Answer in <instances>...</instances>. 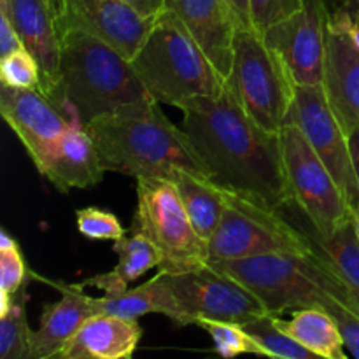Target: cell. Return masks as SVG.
<instances>
[{
    "instance_id": "1",
    "label": "cell",
    "mask_w": 359,
    "mask_h": 359,
    "mask_svg": "<svg viewBox=\"0 0 359 359\" xmlns=\"http://www.w3.org/2000/svg\"><path fill=\"white\" fill-rule=\"evenodd\" d=\"M182 128L216 184L280 210L294 202L279 133L262 128L228 84L181 109Z\"/></svg>"
},
{
    "instance_id": "2",
    "label": "cell",
    "mask_w": 359,
    "mask_h": 359,
    "mask_svg": "<svg viewBox=\"0 0 359 359\" xmlns=\"http://www.w3.org/2000/svg\"><path fill=\"white\" fill-rule=\"evenodd\" d=\"M84 126L107 172L168 181L177 168H184L209 177L188 133L165 116L154 98L125 104Z\"/></svg>"
},
{
    "instance_id": "3",
    "label": "cell",
    "mask_w": 359,
    "mask_h": 359,
    "mask_svg": "<svg viewBox=\"0 0 359 359\" xmlns=\"http://www.w3.org/2000/svg\"><path fill=\"white\" fill-rule=\"evenodd\" d=\"M153 98L125 55L79 28L62 37L58 83L49 100L72 123L91 119L125 104Z\"/></svg>"
},
{
    "instance_id": "4",
    "label": "cell",
    "mask_w": 359,
    "mask_h": 359,
    "mask_svg": "<svg viewBox=\"0 0 359 359\" xmlns=\"http://www.w3.org/2000/svg\"><path fill=\"white\" fill-rule=\"evenodd\" d=\"M210 265L244 284L270 314L283 316L286 311L307 307L333 312L346 307L359 316L356 294L312 255L272 252Z\"/></svg>"
},
{
    "instance_id": "5",
    "label": "cell",
    "mask_w": 359,
    "mask_h": 359,
    "mask_svg": "<svg viewBox=\"0 0 359 359\" xmlns=\"http://www.w3.org/2000/svg\"><path fill=\"white\" fill-rule=\"evenodd\" d=\"M130 62L154 100L177 109L200 97H219L226 86V79L167 7Z\"/></svg>"
},
{
    "instance_id": "6",
    "label": "cell",
    "mask_w": 359,
    "mask_h": 359,
    "mask_svg": "<svg viewBox=\"0 0 359 359\" xmlns=\"http://www.w3.org/2000/svg\"><path fill=\"white\" fill-rule=\"evenodd\" d=\"M228 84L244 111L269 132L280 133L297 97V81L256 28L238 27Z\"/></svg>"
},
{
    "instance_id": "7",
    "label": "cell",
    "mask_w": 359,
    "mask_h": 359,
    "mask_svg": "<svg viewBox=\"0 0 359 359\" xmlns=\"http://www.w3.org/2000/svg\"><path fill=\"white\" fill-rule=\"evenodd\" d=\"M223 193L226 205L219 226L207 244L209 263L272 252L312 255L302 231L280 210L226 188Z\"/></svg>"
},
{
    "instance_id": "8",
    "label": "cell",
    "mask_w": 359,
    "mask_h": 359,
    "mask_svg": "<svg viewBox=\"0 0 359 359\" xmlns=\"http://www.w3.org/2000/svg\"><path fill=\"white\" fill-rule=\"evenodd\" d=\"M133 231L161 252V272L181 273L209 265V245L196 233L175 186L167 179H137Z\"/></svg>"
},
{
    "instance_id": "9",
    "label": "cell",
    "mask_w": 359,
    "mask_h": 359,
    "mask_svg": "<svg viewBox=\"0 0 359 359\" xmlns=\"http://www.w3.org/2000/svg\"><path fill=\"white\" fill-rule=\"evenodd\" d=\"M279 135L294 202L319 233L332 235L340 224L353 219V207L297 125L286 123Z\"/></svg>"
},
{
    "instance_id": "10",
    "label": "cell",
    "mask_w": 359,
    "mask_h": 359,
    "mask_svg": "<svg viewBox=\"0 0 359 359\" xmlns=\"http://www.w3.org/2000/svg\"><path fill=\"white\" fill-rule=\"evenodd\" d=\"M165 279L181 312V326L198 325L202 319L245 325L266 314L255 293L210 263L188 272L165 273Z\"/></svg>"
},
{
    "instance_id": "11",
    "label": "cell",
    "mask_w": 359,
    "mask_h": 359,
    "mask_svg": "<svg viewBox=\"0 0 359 359\" xmlns=\"http://www.w3.org/2000/svg\"><path fill=\"white\" fill-rule=\"evenodd\" d=\"M287 123H293L302 130L309 144L332 172L353 210L356 209L359 186L351 156L349 139L330 104L323 83L297 84V97Z\"/></svg>"
},
{
    "instance_id": "12",
    "label": "cell",
    "mask_w": 359,
    "mask_h": 359,
    "mask_svg": "<svg viewBox=\"0 0 359 359\" xmlns=\"http://www.w3.org/2000/svg\"><path fill=\"white\" fill-rule=\"evenodd\" d=\"M328 16L326 0H304L291 16L263 32L266 44L280 55L297 84H321L328 51Z\"/></svg>"
},
{
    "instance_id": "13",
    "label": "cell",
    "mask_w": 359,
    "mask_h": 359,
    "mask_svg": "<svg viewBox=\"0 0 359 359\" xmlns=\"http://www.w3.org/2000/svg\"><path fill=\"white\" fill-rule=\"evenodd\" d=\"M0 114L23 144L39 174L72 121L39 90L2 84Z\"/></svg>"
},
{
    "instance_id": "14",
    "label": "cell",
    "mask_w": 359,
    "mask_h": 359,
    "mask_svg": "<svg viewBox=\"0 0 359 359\" xmlns=\"http://www.w3.org/2000/svg\"><path fill=\"white\" fill-rule=\"evenodd\" d=\"M154 20L125 0H67L62 34L79 28L132 60L149 35Z\"/></svg>"
},
{
    "instance_id": "15",
    "label": "cell",
    "mask_w": 359,
    "mask_h": 359,
    "mask_svg": "<svg viewBox=\"0 0 359 359\" xmlns=\"http://www.w3.org/2000/svg\"><path fill=\"white\" fill-rule=\"evenodd\" d=\"M27 51L41 67V93L51 98L58 83L62 30L51 0H0Z\"/></svg>"
},
{
    "instance_id": "16",
    "label": "cell",
    "mask_w": 359,
    "mask_h": 359,
    "mask_svg": "<svg viewBox=\"0 0 359 359\" xmlns=\"http://www.w3.org/2000/svg\"><path fill=\"white\" fill-rule=\"evenodd\" d=\"M207 58L228 79L233 69V44L238 23L228 0H165Z\"/></svg>"
},
{
    "instance_id": "17",
    "label": "cell",
    "mask_w": 359,
    "mask_h": 359,
    "mask_svg": "<svg viewBox=\"0 0 359 359\" xmlns=\"http://www.w3.org/2000/svg\"><path fill=\"white\" fill-rule=\"evenodd\" d=\"M48 283L58 287L62 297L55 304L46 305L42 311L39 330L32 335L30 359L58 358L81 326L98 314L93 297H88L79 284Z\"/></svg>"
},
{
    "instance_id": "18",
    "label": "cell",
    "mask_w": 359,
    "mask_h": 359,
    "mask_svg": "<svg viewBox=\"0 0 359 359\" xmlns=\"http://www.w3.org/2000/svg\"><path fill=\"white\" fill-rule=\"evenodd\" d=\"M105 168L98 156L95 140L86 126L72 123L63 133L62 140L41 175H44L60 193H69L74 188H91L104 179Z\"/></svg>"
},
{
    "instance_id": "19",
    "label": "cell",
    "mask_w": 359,
    "mask_h": 359,
    "mask_svg": "<svg viewBox=\"0 0 359 359\" xmlns=\"http://www.w3.org/2000/svg\"><path fill=\"white\" fill-rule=\"evenodd\" d=\"M280 212L302 231L312 256L325 263L340 280H344L359 300V237L354 217L340 224L332 235H323L312 226L297 202L280 209Z\"/></svg>"
},
{
    "instance_id": "20",
    "label": "cell",
    "mask_w": 359,
    "mask_h": 359,
    "mask_svg": "<svg viewBox=\"0 0 359 359\" xmlns=\"http://www.w3.org/2000/svg\"><path fill=\"white\" fill-rule=\"evenodd\" d=\"M142 339L137 319L97 314L69 340L60 359H130Z\"/></svg>"
},
{
    "instance_id": "21",
    "label": "cell",
    "mask_w": 359,
    "mask_h": 359,
    "mask_svg": "<svg viewBox=\"0 0 359 359\" xmlns=\"http://www.w3.org/2000/svg\"><path fill=\"white\" fill-rule=\"evenodd\" d=\"M323 86L346 133L359 130V51L346 35L333 30L328 34Z\"/></svg>"
},
{
    "instance_id": "22",
    "label": "cell",
    "mask_w": 359,
    "mask_h": 359,
    "mask_svg": "<svg viewBox=\"0 0 359 359\" xmlns=\"http://www.w3.org/2000/svg\"><path fill=\"white\" fill-rule=\"evenodd\" d=\"M98 314L116 316L125 319H139L146 314H163L181 326V312L174 300L163 272L137 287H128L121 293H105L93 298Z\"/></svg>"
},
{
    "instance_id": "23",
    "label": "cell",
    "mask_w": 359,
    "mask_h": 359,
    "mask_svg": "<svg viewBox=\"0 0 359 359\" xmlns=\"http://www.w3.org/2000/svg\"><path fill=\"white\" fill-rule=\"evenodd\" d=\"M112 251L118 255L119 262L111 272L97 273L90 279L81 280V287H97L104 293H121L128 290L133 280L140 279L146 272L160 269L161 252L146 235L133 231V235L114 241Z\"/></svg>"
},
{
    "instance_id": "24",
    "label": "cell",
    "mask_w": 359,
    "mask_h": 359,
    "mask_svg": "<svg viewBox=\"0 0 359 359\" xmlns=\"http://www.w3.org/2000/svg\"><path fill=\"white\" fill-rule=\"evenodd\" d=\"M168 181L177 189L179 198L196 233L209 244L214 231L219 226L226 205L223 188L207 175L195 174L184 168H177Z\"/></svg>"
},
{
    "instance_id": "25",
    "label": "cell",
    "mask_w": 359,
    "mask_h": 359,
    "mask_svg": "<svg viewBox=\"0 0 359 359\" xmlns=\"http://www.w3.org/2000/svg\"><path fill=\"white\" fill-rule=\"evenodd\" d=\"M276 316V314H273ZM276 323L291 339L300 342L319 358L346 359L342 333L335 318L323 307L298 309L293 312L290 321L276 316Z\"/></svg>"
},
{
    "instance_id": "26",
    "label": "cell",
    "mask_w": 359,
    "mask_h": 359,
    "mask_svg": "<svg viewBox=\"0 0 359 359\" xmlns=\"http://www.w3.org/2000/svg\"><path fill=\"white\" fill-rule=\"evenodd\" d=\"M27 287L13 294V304L7 314L0 316V359H30L32 335L27 321Z\"/></svg>"
},
{
    "instance_id": "27",
    "label": "cell",
    "mask_w": 359,
    "mask_h": 359,
    "mask_svg": "<svg viewBox=\"0 0 359 359\" xmlns=\"http://www.w3.org/2000/svg\"><path fill=\"white\" fill-rule=\"evenodd\" d=\"M245 332L258 342L262 347L263 356L269 358H286V359H318V354L309 351L294 339H291L286 332L277 326L276 316L266 312L259 318L242 325Z\"/></svg>"
},
{
    "instance_id": "28",
    "label": "cell",
    "mask_w": 359,
    "mask_h": 359,
    "mask_svg": "<svg viewBox=\"0 0 359 359\" xmlns=\"http://www.w3.org/2000/svg\"><path fill=\"white\" fill-rule=\"evenodd\" d=\"M198 326H202L209 333L214 346H216V351L223 358H235L238 354H256V356H263L262 347L258 346V342L238 323L202 319V321H198Z\"/></svg>"
},
{
    "instance_id": "29",
    "label": "cell",
    "mask_w": 359,
    "mask_h": 359,
    "mask_svg": "<svg viewBox=\"0 0 359 359\" xmlns=\"http://www.w3.org/2000/svg\"><path fill=\"white\" fill-rule=\"evenodd\" d=\"M0 81L7 86L41 91V67L30 51L18 49L0 58Z\"/></svg>"
},
{
    "instance_id": "30",
    "label": "cell",
    "mask_w": 359,
    "mask_h": 359,
    "mask_svg": "<svg viewBox=\"0 0 359 359\" xmlns=\"http://www.w3.org/2000/svg\"><path fill=\"white\" fill-rule=\"evenodd\" d=\"M76 223L81 233L91 241H119L126 233L114 214L97 207L77 210Z\"/></svg>"
},
{
    "instance_id": "31",
    "label": "cell",
    "mask_w": 359,
    "mask_h": 359,
    "mask_svg": "<svg viewBox=\"0 0 359 359\" xmlns=\"http://www.w3.org/2000/svg\"><path fill=\"white\" fill-rule=\"evenodd\" d=\"M302 6L304 0H249L252 27L263 34L269 27L300 11Z\"/></svg>"
},
{
    "instance_id": "32",
    "label": "cell",
    "mask_w": 359,
    "mask_h": 359,
    "mask_svg": "<svg viewBox=\"0 0 359 359\" xmlns=\"http://www.w3.org/2000/svg\"><path fill=\"white\" fill-rule=\"evenodd\" d=\"M28 272L20 245L0 248V290L14 294L27 284Z\"/></svg>"
},
{
    "instance_id": "33",
    "label": "cell",
    "mask_w": 359,
    "mask_h": 359,
    "mask_svg": "<svg viewBox=\"0 0 359 359\" xmlns=\"http://www.w3.org/2000/svg\"><path fill=\"white\" fill-rule=\"evenodd\" d=\"M328 27L330 30L346 35L359 51V4L353 7L339 6L330 9Z\"/></svg>"
},
{
    "instance_id": "34",
    "label": "cell",
    "mask_w": 359,
    "mask_h": 359,
    "mask_svg": "<svg viewBox=\"0 0 359 359\" xmlns=\"http://www.w3.org/2000/svg\"><path fill=\"white\" fill-rule=\"evenodd\" d=\"M330 314L335 318L337 325H339L347 353L359 359V316L346 307H337Z\"/></svg>"
},
{
    "instance_id": "35",
    "label": "cell",
    "mask_w": 359,
    "mask_h": 359,
    "mask_svg": "<svg viewBox=\"0 0 359 359\" xmlns=\"http://www.w3.org/2000/svg\"><path fill=\"white\" fill-rule=\"evenodd\" d=\"M23 48V41L11 23L7 13L0 9V58Z\"/></svg>"
},
{
    "instance_id": "36",
    "label": "cell",
    "mask_w": 359,
    "mask_h": 359,
    "mask_svg": "<svg viewBox=\"0 0 359 359\" xmlns=\"http://www.w3.org/2000/svg\"><path fill=\"white\" fill-rule=\"evenodd\" d=\"M147 18H156L165 9V0H125Z\"/></svg>"
},
{
    "instance_id": "37",
    "label": "cell",
    "mask_w": 359,
    "mask_h": 359,
    "mask_svg": "<svg viewBox=\"0 0 359 359\" xmlns=\"http://www.w3.org/2000/svg\"><path fill=\"white\" fill-rule=\"evenodd\" d=\"M230 6L233 7L235 14H237V20L241 23V27L245 28H255L251 21V9H249V0H228Z\"/></svg>"
},
{
    "instance_id": "38",
    "label": "cell",
    "mask_w": 359,
    "mask_h": 359,
    "mask_svg": "<svg viewBox=\"0 0 359 359\" xmlns=\"http://www.w3.org/2000/svg\"><path fill=\"white\" fill-rule=\"evenodd\" d=\"M347 139H349L351 156H353L354 172H356V179L359 186V130H353V132L347 133Z\"/></svg>"
},
{
    "instance_id": "39",
    "label": "cell",
    "mask_w": 359,
    "mask_h": 359,
    "mask_svg": "<svg viewBox=\"0 0 359 359\" xmlns=\"http://www.w3.org/2000/svg\"><path fill=\"white\" fill-rule=\"evenodd\" d=\"M53 9H55L56 16H58V23H60V30H62V21L63 16H65V9H67V0H51ZM63 37V34H62Z\"/></svg>"
},
{
    "instance_id": "40",
    "label": "cell",
    "mask_w": 359,
    "mask_h": 359,
    "mask_svg": "<svg viewBox=\"0 0 359 359\" xmlns=\"http://www.w3.org/2000/svg\"><path fill=\"white\" fill-rule=\"evenodd\" d=\"M354 224H356V231H358V237H359V203H358L356 209H354Z\"/></svg>"
}]
</instances>
